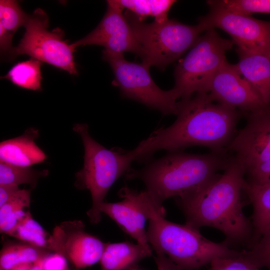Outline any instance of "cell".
Segmentation results:
<instances>
[{"instance_id": "cell-3", "label": "cell", "mask_w": 270, "mask_h": 270, "mask_svg": "<svg viewBox=\"0 0 270 270\" xmlns=\"http://www.w3.org/2000/svg\"><path fill=\"white\" fill-rule=\"evenodd\" d=\"M226 152H170L141 170H130L126 177L142 180L154 207L165 214L162 204L166 200L198 189L214 178L218 171L224 170L232 157Z\"/></svg>"}, {"instance_id": "cell-26", "label": "cell", "mask_w": 270, "mask_h": 270, "mask_svg": "<svg viewBox=\"0 0 270 270\" xmlns=\"http://www.w3.org/2000/svg\"><path fill=\"white\" fill-rule=\"evenodd\" d=\"M47 170L39 171L30 166H17L0 162V185L13 184L18 186L28 184L35 185L38 180L48 174Z\"/></svg>"}, {"instance_id": "cell-31", "label": "cell", "mask_w": 270, "mask_h": 270, "mask_svg": "<svg viewBox=\"0 0 270 270\" xmlns=\"http://www.w3.org/2000/svg\"><path fill=\"white\" fill-rule=\"evenodd\" d=\"M20 190L16 185H0V206L6 204Z\"/></svg>"}, {"instance_id": "cell-9", "label": "cell", "mask_w": 270, "mask_h": 270, "mask_svg": "<svg viewBox=\"0 0 270 270\" xmlns=\"http://www.w3.org/2000/svg\"><path fill=\"white\" fill-rule=\"evenodd\" d=\"M48 22L47 14L41 8L28 15L24 26V34L18 44L12 49L10 56L28 55L70 74L77 75L74 56L76 48L64 40V34L62 30L57 28L48 30Z\"/></svg>"}, {"instance_id": "cell-7", "label": "cell", "mask_w": 270, "mask_h": 270, "mask_svg": "<svg viewBox=\"0 0 270 270\" xmlns=\"http://www.w3.org/2000/svg\"><path fill=\"white\" fill-rule=\"evenodd\" d=\"M234 44L220 37L214 28L207 30L198 38L174 69L173 88L181 100L206 92L210 81L226 61V52Z\"/></svg>"}, {"instance_id": "cell-12", "label": "cell", "mask_w": 270, "mask_h": 270, "mask_svg": "<svg viewBox=\"0 0 270 270\" xmlns=\"http://www.w3.org/2000/svg\"><path fill=\"white\" fill-rule=\"evenodd\" d=\"M106 243L85 230L80 220L67 221L56 226L50 236L48 250L68 260L81 270L100 262Z\"/></svg>"}, {"instance_id": "cell-6", "label": "cell", "mask_w": 270, "mask_h": 270, "mask_svg": "<svg viewBox=\"0 0 270 270\" xmlns=\"http://www.w3.org/2000/svg\"><path fill=\"white\" fill-rule=\"evenodd\" d=\"M124 14L141 47L142 63L162 70L190 49L206 30L200 22L190 26L168 18L146 23L128 10Z\"/></svg>"}, {"instance_id": "cell-20", "label": "cell", "mask_w": 270, "mask_h": 270, "mask_svg": "<svg viewBox=\"0 0 270 270\" xmlns=\"http://www.w3.org/2000/svg\"><path fill=\"white\" fill-rule=\"evenodd\" d=\"M28 14L14 0H0V48L2 54L11 52L14 33L24 26Z\"/></svg>"}, {"instance_id": "cell-24", "label": "cell", "mask_w": 270, "mask_h": 270, "mask_svg": "<svg viewBox=\"0 0 270 270\" xmlns=\"http://www.w3.org/2000/svg\"><path fill=\"white\" fill-rule=\"evenodd\" d=\"M50 251L27 243L6 245L0 252V270H11L20 264L36 261L48 256Z\"/></svg>"}, {"instance_id": "cell-33", "label": "cell", "mask_w": 270, "mask_h": 270, "mask_svg": "<svg viewBox=\"0 0 270 270\" xmlns=\"http://www.w3.org/2000/svg\"><path fill=\"white\" fill-rule=\"evenodd\" d=\"M46 257L34 262L20 264L11 270H43L44 262Z\"/></svg>"}, {"instance_id": "cell-23", "label": "cell", "mask_w": 270, "mask_h": 270, "mask_svg": "<svg viewBox=\"0 0 270 270\" xmlns=\"http://www.w3.org/2000/svg\"><path fill=\"white\" fill-rule=\"evenodd\" d=\"M42 62L31 58L15 64L1 78L8 80L21 88L39 91L42 90Z\"/></svg>"}, {"instance_id": "cell-4", "label": "cell", "mask_w": 270, "mask_h": 270, "mask_svg": "<svg viewBox=\"0 0 270 270\" xmlns=\"http://www.w3.org/2000/svg\"><path fill=\"white\" fill-rule=\"evenodd\" d=\"M154 210L148 220L147 237L156 252L166 256L180 270H198L218 258L235 257L242 251L232 249L225 242H212L199 230L164 218Z\"/></svg>"}, {"instance_id": "cell-11", "label": "cell", "mask_w": 270, "mask_h": 270, "mask_svg": "<svg viewBox=\"0 0 270 270\" xmlns=\"http://www.w3.org/2000/svg\"><path fill=\"white\" fill-rule=\"evenodd\" d=\"M206 15L198 19L206 30L218 28L227 32L238 48L270 55V22L251 16L210 6Z\"/></svg>"}, {"instance_id": "cell-19", "label": "cell", "mask_w": 270, "mask_h": 270, "mask_svg": "<svg viewBox=\"0 0 270 270\" xmlns=\"http://www.w3.org/2000/svg\"><path fill=\"white\" fill-rule=\"evenodd\" d=\"M243 191L247 195L253 208L250 220L253 227L250 248L270 226V183L254 184L248 182L245 179Z\"/></svg>"}, {"instance_id": "cell-10", "label": "cell", "mask_w": 270, "mask_h": 270, "mask_svg": "<svg viewBox=\"0 0 270 270\" xmlns=\"http://www.w3.org/2000/svg\"><path fill=\"white\" fill-rule=\"evenodd\" d=\"M246 116V126L236 134L226 150L242 162L248 182L270 184V106Z\"/></svg>"}, {"instance_id": "cell-5", "label": "cell", "mask_w": 270, "mask_h": 270, "mask_svg": "<svg viewBox=\"0 0 270 270\" xmlns=\"http://www.w3.org/2000/svg\"><path fill=\"white\" fill-rule=\"evenodd\" d=\"M73 130L80 136L84 148V166L76 174L75 186L90 192L92 206L86 214L91 223L96 224L101 220L99 206L109 189L117 179L131 170L138 152L136 148L127 152L106 148L92 138L86 124H77Z\"/></svg>"}, {"instance_id": "cell-21", "label": "cell", "mask_w": 270, "mask_h": 270, "mask_svg": "<svg viewBox=\"0 0 270 270\" xmlns=\"http://www.w3.org/2000/svg\"><path fill=\"white\" fill-rule=\"evenodd\" d=\"M30 190L20 189L6 204L0 206V230L10 236L30 212Z\"/></svg>"}, {"instance_id": "cell-30", "label": "cell", "mask_w": 270, "mask_h": 270, "mask_svg": "<svg viewBox=\"0 0 270 270\" xmlns=\"http://www.w3.org/2000/svg\"><path fill=\"white\" fill-rule=\"evenodd\" d=\"M66 260L58 253L50 254L44 258L43 270H62L68 264Z\"/></svg>"}, {"instance_id": "cell-32", "label": "cell", "mask_w": 270, "mask_h": 270, "mask_svg": "<svg viewBox=\"0 0 270 270\" xmlns=\"http://www.w3.org/2000/svg\"><path fill=\"white\" fill-rule=\"evenodd\" d=\"M154 260L158 270H180L163 254L156 252Z\"/></svg>"}, {"instance_id": "cell-16", "label": "cell", "mask_w": 270, "mask_h": 270, "mask_svg": "<svg viewBox=\"0 0 270 270\" xmlns=\"http://www.w3.org/2000/svg\"><path fill=\"white\" fill-rule=\"evenodd\" d=\"M236 51L239 60L235 65L240 74L270 106V55L238 48Z\"/></svg>"}, {"instance_id": "cell-27", "label": "cell", "mask_w": 270, "mask_h": 270, "mask_svg": "<svg viewBox=\"0 0 270 270\" xmlns=\"http://www.w3.org/2000/svg\"><path fill=\"white\" fill-rule=\"evenodd\" d=\"M210 6L250 16L254 13L270 14V0H208Z\"/></svg>"}, {"instance_id": "cell-28", "label": "cell", "mask_w": 270, "mask_h": 270, "mask_svg": "<svg viewBox=\"0 0 270 270\" xmlns=\"http://www.w3.org/2000/svg\"><path fill=\"white\" fill-rule=\"evenodd\" d=\"M243 254L246 258L258 268L270 270V226L250 248L243 250Z\"/></svg>"}, {"instance_id": "cell-14", "label": "cell", "mask_w": 270, "mask_h": 270, "mask_svg": "<svg viewBox=\"0 0 270 270\" xmlns=\"http://www.w3.org/2000/svg\"><path fill=\"white\" fill-rule=\"evenodd\" d=\"M118 194L123 198L122 201L104 202L99 206L100 212L113 220L138 244L150 246L148 240L146 222L149 220L152 210L157 209L147 192L144 190L138 192L128 187H123Z\"/></svg>"}, {"instance_id": "cell-25", "label": "cell", "mask_w": 270, "mask_h": 270, "mask_svg": "<svg viewBox=\"0 0 270 270\" xmlns=\"http://www.w3.org/2000/svg\"><path fill=\"white\" fill-rule=\"evenodd\" d=\"M50 236L33 219L29 212L20 222L10 236L27 244L49 250Z\"/></svg>"}, {"instance_id": "cell-2", "label": "cell", "mask_w": 270, "mask_h": 270, "mask_svg": "<svg viewBox=\"0 0 270 270\" xmlns=\"http://www.w3.org/2000/svg\"><path fill=\"white\" fill-rule=\"evenodd\" d=\"M245 174L242 164L234 156L222 174L179 196L186 224L198 230L203 226L216 228L224 235V242L230 246L246 244L249 248L253 227L244 212L241 197Z\"/></svg>"}, {"instance_id": "cell-22", "label": "cell", "mask_w": 270, "mask_h": 270, "mask_svg": "<svg viewBox=\"0 0 270 270\" xmlns=\"http://www.w3.org/2000/svg\"><path fill=\"white\" fill-rule=\"evenodd\" d=\"M122 8L129 11L139 20L144 21L147 17L154 18V21L162 22L168 19V14L176 2L173 0H110Z\"/></svg>"}, {"instance_id": "cell-29", "label": "cell", "mask_w": 270, "mask_h": 270, "mask_svg": "<svg viewBox=\"0 0 270 270\" xmlns=\"http://www.w3.org/2000/svg\"><path fill=\"white\" fill-rule=\"evenodd\" d=\"M206 270H262L246 258L243 250L238 256L214 259Z\"/></svg>"}, {"instance_id": "cell-13", "label": "cell", "mask_w": 270, "mask_h": 270, "mask_svg": "<svg viewBox=\"0 0 270 270\" xmlns=\"http://www.w3.org/2000/svg\"><path fill=\"white\" fill-rule=\"evenodd\" d=\"M206 92L216 102L238 110L246 116L270 106L242 76L236 65L226 60L210 81Z\"/></svg>"}, {"instance_id": "cell-18", "label": "cell", "mask_w": 270, "mask_h": 270, "mask_svg": "<svg viewBox=\"0 0 270 270\" xmlns=\"http://www.w3.org/2000/svg\"><path fill=\"white\" fill-rule=\"evenodd\" d=\"M151 246L128 242L106 243L100 260L102 270H132L141 260L151 256Z\"/></svg>"}, {"instance_id": "cell-1", "label": "cell", "mask_w": 270, "mask_h": 270, "mask_svg": "<svg viewBox=\"0 0 270 270\" xmlns=\"http://www.w3.org/2000/svg\"><path fill=\"white\" fill-rule=\"evenodd\" d=\"M214 102L208 92L180 100L176 121L138 144L137 160L160 150L176 152L194 146H206L214 152L227 151L236 136L240 112Z\"/></svg>"}, {"instance_id": "cell-17", "label": "cell", "mask_w": 270, "mask_h": 270, "mask_svg": "<svg viewBox=\"0 0 270 270\" xmlns=\"http://www.w3.org/2000/svg\"><path fill=\"white\" fill-rule=\"evenodd\" d=\"M38 136V130L30 128L18 137L1 142L0 162L25 167L42 162L46 156L35 143Z\"/></svg>"}, {"instance_id": "cell-8", "label": "cell", "mask_w": 270, "mask_h": 270, "mask_svg": "<svg viewBox=\"0 0 270 270\" xmlns=\"http://www.w3.org/2000/svg\"><path fill=\"white\" fill-rule=\"evenodd\" d=\"M102 58L110 66L114 75L112 84L119 88L123 97L158 110L164 114H178V93L173 88L168 90L160 88L151 77L149 67L126 60L123 54L106 50L102 52Z\"/></svg>"}, {"instance_id": "cell-15", "label": "cell", "mask_w": 270, "mask_h": 270, "mask_svg": "<svg viewBox=\"0 0 270 270\" xmlns=\"http://www.w3.org/2000/svg\"><path fill=\"white\" fill-rule=\"evenodd\" d=\"M107 9L98 26L83 38L72 44L79 46L97 45L104 50L123 54L134 53L140 58L142 48L122 8L107 0Z\"/></svg>"}, {"instance_id": "cell-34", "label": "cell", "mask_w": 270, "mask_h": 270, "mask_svg": "<svg viewBox=\"0 0 270 270\" xmlns=\"http://www.w3.org/2000/svg\"><path fill=\"white\" fill-rule=\"evenodd\" d=\"M62 270H70L68 265L67 264L66 266Z\"/></svg>"}]
</instances>
